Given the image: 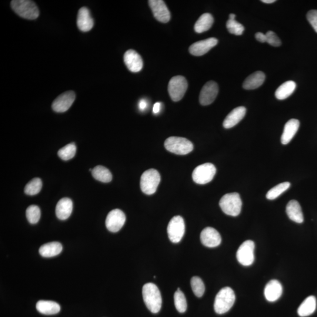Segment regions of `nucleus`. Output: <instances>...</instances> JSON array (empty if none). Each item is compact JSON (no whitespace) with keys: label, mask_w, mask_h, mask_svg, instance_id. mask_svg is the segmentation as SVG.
I'll use <instances>...</instances> for the list:
<instances>
[{"label":"nucleus","mask_w":317,"mask_h":317,"mask_svg":"<svg viewBox=\"0 0 317 317\" xmlns=\"http://www.w3.org/2000/svg\"><path fill=\"white\" fill-rule=\"evenodd\" d=\"M317 302L315 296H309L304 301L298 309L300 317H305L312 315L316 309Z\"/></svg>","instance_id":"bb28decb"},{"label":"nucleus","mask_w":317,"mask_h":317,"mask_svg":"<svg viewBox=\"0 0 317 317\" xmlns=\"http://www.w3.org/2000/svg\"><path fill=\"white\" fill-rule=\"evenodd\" d=\"M216 168L212 163H206L199 165L192 173V178L197 184L205 185L212 181L216 175Z\"/></svg>","instance_id":"0eeeda50"},{"label":"nucleus","mask_w":317,"mask_h":317,"mask_svg":"<svg viewBox=\"0 0 317 317\" xmlns=\"http://www.w3.org/2000/svg\"><path fill=\"white\" fill-rule=\"evenodd\" d=\"M262 1L266 3V4H272V3L276 2V0H262Z\"/></svg>","instance_id":"37998d69"},{"label":"nucleus","mask_w":317,"mask_h":317,"mask_svg":"<svg viewBox=\"0 0 317 317\" xmlns=\"http://www.w3.org/2000/svg\"><path fill=\"white\" fill-rule=\"evenodd\" d=\"M283 288L278 280H273L270 281L265 289V298L270 302L277 301L282 296Z\"/></svg>","instance_id":"6ab92c4d"},{"label":"nucleus","mask_w":317,"mask_h":317,"mask_svg":"<svg viewBox=\"0 0 317 317\" xmlns=\"http://www.w3.org/2000/svg\"><path fill=\"white\" fill-rule=\"evenodd\" d=\"M62 251V246L59 242L46 243L40 247L39 253L43 258H50L59 255Z\"/></svg>","instance_id":"393cba45"},{"label":"nucleus","mask_w":317,"mask_h":317,"mask_svg":"<svg viewBox=\"0 0 317 317\" xmlns=\"http://www.w3.org/2000/svg\"><path fill=\"white\" fill-rule=\"evenodd\" d=\"M72 209L73 203L71 199L68 198H62L59 200L56 206V217L61 220H66L71 216Z\"/></svg>","instance_id":"412c9836"},{"label":"nucleus","mask_w":317,"mask_h":317,"mask_svg":"<svg viewBox=\"0 0 317 317\" xmlns=\"http://www.w3.org/2000/svg\"><path fill=\"white\" fill-rule=\"evenodd\" d=\"M200 240L202 244L208 248H216L222 242V238L220 233L212 228H206L203 230L200 235Z\"/></svg>","instance_id":"2eb2a0df"},{"label":"nucleus","mask_w":317,"mask_h":317,"mask_svg":"<svg viewBox=\"0 0 317 317\" xmlns=\"http://www.w3.org/2000/svg\"><path fill=\"white\" fill-rule=\"evenodd\" d=\"M124 62L127 68L132 72H138L143 68V62L142 58L135 50L129 49L123 56Z\"/></svg>","instance_id":"f3484780"},{"label":"nucleus","mask_w":317,"mask_h":317,"mask_svg":"<svg viewBox=\"0 0 317 317\" xmlns=\"http://www.w3.org/2000/svg\"><path fill=\"white\" fill-rule=\"evenodd\" d=\"M226 27L230 34L241 35L244 32L245 27L236 20L229 19L226 23Z\"/></svg>","instance_id":"e433bc0d"},{"label":"nucleus","mask_w":317,"mask_h":317,"mask_svg":"<svg viewBox=\"0 0 317 317\" xmlns=\"http://www.w3.org/2000/svg\"><path fill=\"white\" fill-rule=\"evenodd\" d=\"M76 152V146L74 143H69L63 147L58 152V155L63 161H69L75 156Z\"/></svg>","instance_id":"2f4dec72"},{"label":"nucleus","mask_w":317,"mask_h":317,"mask_svg":"<svg viewBox=\"0 0 317 317\" xmlns=\"http://www.w3.org/2000/svg\"><path fill=\"white\" fill-rule=\"evenodd\" d=\"M26 216L28 221L31 224H36L41 218V210L37 206H29L26 210Z\"/></svg>","instance_id":"f704fd0d"},{"label":"nucleus","mask_w":317,"mask_h":317,"mask_svg":"<svg viewBox=\"0 0 317 317\" xmlns=\"http://www.w3.org/2000/svg\"><path fill=\"white\" fill-rule=\"evenodd\" d=\"M236 296L234 291L229 287L222 289L217 295L214 304L215 311L218 315L228 312L234 305Z\"/></svg>","instance_id":"f03ea898"},{"label":"nucleus","mask_w":317,"mask_h":317,"mask_svg":"<svg viewBox=\"0 0 317 317\" xmlns=\"http://www.w3.org/2000/svg\"><path fill=\"white\" fill-rule=\"evenodd\" d=\"M167 232L172 243H178L181 241L185 233V223L181 216L173 217L169 223Z\"/></svg>","instance_id":"1a4fd4ad"},{"label":"nucleus","mask_w":317,"mask_h":317,"mask_svg":"<svg viewBox=\"0 0 317 317\" xmlns=\"http://www.w3.org/2000/svg\"><path fill=\"white\" fill-rule=\"evenodd\" d=\"M162 103L161 102H156L153 105V113L154 114H158V113L161 111Z\"/></svg>","instance_id":"79ce46f5"},{"label":"nucleus","mask_w":317,"mask_h":317,"mask_svg":"<svg viewBox=\"0 0 317 317\" xmlns=\"http://www.w3.org/2000/svg\"><path fill=\"white\" fill-rule=\"evenodd\" d=\"M190 284L195 295L198 298H202L205 292V286L202 280L198 276L193 277Z\"/></svg>","instance_id":"c9c22d12"},{"label":"nucleus","mask_w":317,"mask_h":317,"mask_svg":"<svg viewBox=\"0 0 317 317\" xmlns=\"http://www.w3.org/2000/svg\"><path fill=\"white\" fill-rule=\"evenodd\" d=\"M11 6L13 11L23 18L32 20L38 17L39 9L34 2L29 0H13Z\"/></svg>","instance_id":"7ed1b4c3"},{"label":"nucleus","mask_w":317,"mask_h":317,"mask_svg":"<svg viewBox=\"0 0 317 317\" xmlns=\"http://www.w3.org/2000/svg\"><path fill=\"white\" fill-rule=\"evenodd\" d=\"M126 222L125 213L119 209L112 210L106 217L105 225L109 231L116 233L122 228Z\"/></svg>","instance_id":"9b49d317"},{"label":"nucleus","mask_w":317,"mask_h":317,"mask_svg":"<svg viewBox=\"0 0 317 317\" xmlns=\"http://www.w3.org/2000/svg\"><path fill=\"white\" fill-rule=\"evenodd\" d=\"M267 42L273 46H279L282 45L281 40L275 32L269 31L266 33Z\"/></svg>","instance_id":"4c0bfd02"},{"label":"nucleus","mask_w":317,"mask_h":317,"mask_svg":"<svg viewBox=\"0 0 317 317\" xmlns=\"http://www.w3.org/2000/svg\"><path fill=\"white\" fill-rule=\"evenodd\" d=\"M214 18L212 14L205 13L200 16L195 25V30L197 33H202L208 31L211 28Z\"/></svg>","instance_id":"cd10ccee"},{"label":"nucleus","mask_w":317,"mask_h":317,"mask_svg":"<svg viewBox=\"0 0 317 317\" xmlns=\"http://www.w3.org/2000/svg\"><path fill=\"white\" fill-rule=\"evenodd\" d=\"M246 113V109L244 106H239L232 111L227 116L223 125L226 129L233 128L244 118Z\"/></svg>","instance_id":"aec40b11"},{"label":"nucleus","mask_w":317,"mask_h":317,"mask_svg":"<svg viewBox=\"0 0 317 317\" xmlns=\"http://www.w3.org/2000/svg\"><path fill=\"white\" fill-rule=\"evenodd\" d=\"M307 18L317 32V10H311L307 14Z\"/></svg>","instance_id":"58836bf2"},{"label":"nucleus","mask_w":317,"mask_h":317,"mask_svg":"<svg viewBox=\"0 0 317 317\" xmlns=\"http://www.w3.org/2000/svg\"><path fill=\"white\" fill-rule=\"evenodd\" d=\"M291 184L290 182H286L275 186L272 189H270L267 193L266 198L269 200H275L278 198L284 192L288 190Z\"/></svg>","instance_id":"7c9ffc66"},{"label":"nucleus","mask_w":317,"mask_h":317,"mask_svg":"<svg viewBox=\"0 0 317 317\" xmlns=\"http://www.w3.org/2000/svg\"><path fill=\"white\" fill-rule=\"evenodd\" d=\"M148 2L153 15L158 21L163 23L169 21L171 13L164 1L162 0H150Z\"/></svg>","instance_id":"ddd939ff"},{"label":"nucleus","mask_w":317,"mask_h":317,"mask_svg":"<svg viewBox=\"0 0 317 317\" xmlns=\"http://www.w3.org/2000/svg\"><path fill=\"white\" fill-rule=\"evenodd\" d=\"M218 40L215 38H210L196 42L189 47L190 54L195 56H202L208 52L210 49L218 44Z\"/></svg>","instance_id":"dca6fc26"},{"label":"nucleus","mask_w":317,"mask_h":317,"mask_svg":"<svg viewBox=\"0 0 317 317\" xmlns=\"http://www.w3.org/2000/svg\"><path fill=\"white\" fill-rule=\"evenodd\" d=\"M219 205L227 215L238 216L241 212L242 201L239 193H228L220 199Z\"/></svg>","instance_id":"20e7f679"},{"label":"nucleus","mask_w":317,"mask_h":317,"mask_svg":"<svg viewBox=\"0 0 317 317\" xmlns=\"http://www.w3.org/2000/svg\"><path fill=\"white\" fill-rule=\"evenodd\" d=\"M165 147L167 151L179 155L188 154L193 150V143L181 137H170L166 140Z\"/></svg>","instance_id":"39448f33"},{"label":"nucleus","mask_w":317,"mask_h":317,"mask_svg":"<svg viewBox=\"0 0 317 317\" xmlns=\"http://www.w3.org/2000/svg\"><path fill=\"white\" fill-rule=\"evenodd\" d=\"M236 18V15L234 14H230L229 15V19L235 20Z\"/></svg>","instance_id":"c03bdc74"},{"label":"nucleus","mask_w":317,"mask_h":317,"mask_svg":"<svg viewBox=\"0 0 317 317\" xmlns=\"http://www.w3.org/2000/svg\"><path fill=\"white\" fill-rule=\"evenodd\" d=\"M300 127V122L298 119H292L286 123L283 134L281 137V142L283 145H288L292 141L293 137L298 131Z\"/></svg>","instance_id":"4be33fe9"},{"label":"nucleus","mask_w":317,"mask_h":317,"mask_svg":"<svg viewBox=\"0 0 317 317\" xmlns=\"http://www.w3.org/2000/svg\"><path fill=\"white\" fill-rule=\"evenodd\" d=\"M286 212L290 219L298 223L304 222V216L301 206L296 200L290 201L286 207Z\"/></svg>","instance_id":"5701e85b"},{"label":"nucleus","mask_w":317,"mask_h":317,"mask_svg":"<svg viewBox=\"0 0 317 317\" xmlns=\"http://www.w3.org/2000/svg\"><path fill=\"white\" fill-rule=\"evenodd\" d=\"M296 88V83L293 81L283 83L277 89L275 95L277 99L284 100L289 97Z\"/></svg>","instance_id":"c85d7f7f"},{"label":"nucleus","mask_w":317,"mask_h":317,"mask_svg":"<svg viewBox=\"0 0 317 317\" xmlns=\"http://www.w3.org/2000/svg\"><path fill=\"white\" fill-rule=\"evenodd\" d=\"M93 19L90 14L89 10L83 6L79 9L77 16V26L82 32H88L93 28Z\"/></svg>","instance_id":"a211bd4d"},{"label":"nucleus","mask_w":317,"mask_h":317,"mask_svg":"<svg viewBox=\"0 0 317 317\" xmlns=\"http://www.w3.org/2000/svg\"><path fill=\"white\" fill-rule=\"evenodd\" d=\"M142 295L147 308L153 314L159 312L162 308L161 292L155 284L149 283L143 286Z\"/></svg>","instance_id":"f257e3e1"},{"label":"nucleus","mask_w":317,"mask_h":317,"mask_svg":"<svg viewBox=\"0 0 317 317\" xmlns=\"http://www.w3.org/2000/svg\"><path fill=\"white\" fill-rule=\"evenodd\" d=\"M138 106L140 111H145L147 107H148V102H147L145 99H141V101L139 102Z\"/></svg>","instance_id":"a19ab883"},{"label":"nucleus","mask_w":317,"mask_h":317,"mask_svg":"<svg viewBox=\"0 0 317 317\" xmlns=\"http://www.w3.org/2000/svg\"><path fill=\"white\" fill-rule=\"evenodd\" d=\"M188 86V82L182 76H176L171 79L168 85V91L173 101H181L185 94Z\"/></svg>","instance_id":"6e6552de"},{"label":"nucleus","mask_w":317,"mask_h":317,"mask_svg":"<svg viewBox=\"0 0 317 317\" xmlns=\"http://www.w3.org/2000/svg\"><path fill=\"white\" fill-rule=\"evenodd\" d=\"M255 37L258 41L260 42H267V37L266 34H263L262 32H257L255 35Z\"/></svg>","instance_id":"ea45409f"},{"label":"nucleus","mask_w":317,"mask_h":317,"mask_svg":"<svg viewBox=\"0 0 317 317\" xmlns=\"http://www.w3.org/2000/svg\"><path fill=\"white\" fill-rule=\"evenodd\" d=\"M37 311L44 315H54L61 310V307L57 303L52 301L40 300L36 305Z\"/></svg>","instance_id":"a878e982"},{"label":"nucleus","mask_w":317,"mask_h":317,"mask_svg":"<svg viewBox=\"0 0 317 317\" xmlns=\"http://www.w3.org/2000/svg\"><path fill=\"white\" fill-rule=\"evenodd\" d=\"M175 306L179 313H183L187 310V302L184 294L178 288L174 295Z\"/></svg>","instance_id":"72a5a7b5"},{"label":"nucleus","mask_w":317,"mask_h":317,"mask_svg":"<svg viewBox=\"0 0 317 317\" xmlns=\"http://www.w3.org/2000/svg\"><path fill=\"white\" fill-rule=\"evenodd\" d=\"M266 79V75L262 71H256L252 73L245 79L243 87L247 90L255 89L263 85Z\"/></svg>","instance_id":"b1692460"},{"label":"nucleus","mask_w":317,"mask_h":317,"mask_svg":"<svg viewBox=\"0 0 317 317\" xmlns=\"http://www.w3.org/2000/svg\"><path fill=\"white\" fill-rule=\"evenodd\" d=\"M255 245L252 240H247L243 243L237 252V259L242 265L251 266L255 261Z\"/></svg>","instance_id":"9d476101"},{"label":"nucleus","mask_w":317,"mask_h":317,"mask_svg":"<svg viewBox=\"0 0 317 317\" xmlns=\"http://www.w3.org/2000/svg\"><path fill=\"white\" fill-rule=\"evenodd\" d=\"M219 92L218 83L215 81H209L203 86L200 93L199 102L200 104L207 106L215 101Z\"/></svg>","instance_id":"f8f14e48"},{"label":"nucleus","mask_w":317,"mask_h":317,"mask_svg":"<svg viewBox=\"0 0 317 317\" xmlns=\"http://www.w3.org/2000/svg\"><path fill=\"white\" fill-rule=\"evenodd\" d=\"M160 182L161 175L156 170L151 169L143 172L140 182L142 192L148 195L154 194Z\"/></svg>","instance_id":"423d86ee"},{"label":"nucleus","mask_w":317,"mask_h":317,"mask_svg":"<svg viewBox=\"0 0 317 317\" xmlns=\"http://www.w3.org/2000/svg\"><path fill=\"white\" fill-rule=\"evenodd\" d=\"M92 175L96 180L103 183L111 182L112 175L109 169L103 166H97L92 169Z\"/></svg>","instance_id":"c756f323"},{"label":"nucleus","mask_w":317,"mask_h":317,"mask_svg":"<svg viewBox=\"0 0 317 317\" xmlns=\"http://www.w3.org/2000/svg\"><path fill=\"white\" fill-rule=\"evenodd\" d=\"M73 91H66L56 98L52 104V108L56 112H65L71 107L75 99Z\"/></svg>","instance_id":"4468645a"},{"label":"nucleus","mask_w":317,"mask_h":317,"mask_svg":"<svg viewBox=\"0 0 317 317\" xmlns=\"http://www.w3.org/2000/svg\"><path fill=\"white\" fill-rule=\"evenodd\" d=\"M42 186L41 180L36 178L29 181L25 187L24 192L26 195L34 196L41 191Z\"/></svg>","instance_id":"473e14b6"}]
</instances>
